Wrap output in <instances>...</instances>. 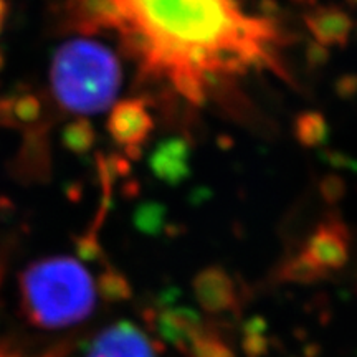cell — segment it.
I'll return each mask as SVG.
<instances>
[{"label":"cell","instance_id":"6da1fadb","mask_svg":"<svg viewBox=\"0 0 357 357\" xmlns=\"http://www.w3.org/2000/svg\"><path fill=\"white\" fill-rule=\"evenodd\" d=\"M79 30L118 35L146 78L202 105L222 78L253 70L284 75L280 30L236 0H75Z\"/></svg>","mask_w":357,"mask_h":357},{"label":"cell","instance_id":"7a4b0ae2","mask_svg":"<svg viewBox=\"0 0 357 357\" xmlns=\"http://www.w3.org/2000/svg\"><path fill=\"white\" fill-rule=\"evenodd\" d=\"M20 293L29 319L43 329L82 323L96 306L91 273L70 257H50L30 265L22 275Z\"/></svg>","mask_w":357,"mask_h":357},{"label":"cell","instance_id":"3957f363","mask_svg":"<svg viewBox=\"0 0 357 357\" xmlns=\"http://www.w3.org/2000/svg\"><path fill=\"white\" fill-rule=\"evenodd\" d=\"M119 84L121 66L118 58L101 43L71 40L61 45L53 56V95L71 113H101L114 101Z\"/></svg>","mask_w":357,"mask_h":357},{"label":"cell","instance_id":"277c9868","mask_svg":"<svg viewBox=\"0 0 357 357\" xmlns=\"http://www.w3.org/2000/svg\"><path fill=\"white\" fill-rule=\"evenodd\" d=\"M84 357H158L154 347L136 324L121 321L102 329Z\"/></svg>","mask_w":357,"mask_h":357},{"label":"cell","instance_id":"5b68a950","mask_svg":"<svg viewBox=\"0 0 357 357\" xmlns=\"http://www.w3.org/2000/svg\"><path fill=\"white\" fill-rule=\"evenodd\" d=\"M347 235L341 223H324L307 240L301 258L319 276L329 270H337L347 261Z\"/></svg>","mask_w":357,"mask_h":357},{"label":"cell","instance_id":"8992f818","mask_svg":"<svg viewBox=\"0 0 357 357\" xmlns=\"http://www.w3.org/2000/svg\"><path fill=\"white\" fill-rule=\"evenodd\" d=\"M153 116L142 100H126L111 109L108 131L119 146L126 149H139L153 131Z\"/></svg>","mask_w":357,"mask_h":357},{"label":"cell","instance_id":"52a82bcc","mask_svg":"<svg viewBox=\"0 0 357 357\" xmlns=\"http://www.w3.org/2000/svg\"><path fill=\"white\" fill-rule=\"evenodd\" d=\"M305 24L316 43L323 47L331 45H344L352 30V20L349 15L336 7H323L307 13Z\"/></svg>","mask_w":357,"mask_h":357},{"label":"cell","instance_id":"ba28073f","mask_svg":"<svg viewBox=\"0 0 357 357\" xmlns=\"http://www.w3.org/2000/svg\"><path fill=\"white\" fill-rule=\"evenodd\" d=\"M197 296L211 311H223L230 306L234 288L225 275L218 270H208L197 280Z\"/></svg>","mask_w":357,"mask_h":357},{"label":"cell","instance_id":"9c48e42d","mask_svg":"<svg viewBox=\"0 0 357 357\" xmlns=\"http://www.w3.org/2000/svg\"><path fill=\"white\" fill-rule=\"evenodd\" d=\"M154 172L162 178L176 181L185 174V144L181 141H171L164 144L153 158Z\"/></svg>","mask_w":357,"mask_h":357},{"label":"cell","instance_id":"30bf717a","mask_svg":"<svg viewBox=\"0 0 357 357\" xmlns=\"http://www.w3.org/2000/svg\"><path fill=\"white\" fill-rule=\"evenodd\" d=\"M328 134L324 118L318 113H305L296 121V136L305 146H318Z\"/></svg>","mask_w":357,"mask_h":357},{"label":"cell","instance_id":"8fae6325","mask_svg":"<svg viewBox=\"0 0 357 357\" xmlns=\"http://www.w3.org/2000/svg\"><path fill=\"white\" fill-rule=\"evenodd\" d=\"M95 141V131L88 121H77L71 123L66 128V146L71 147L77 153H84L91 147Z\"/></svg>","mask_w":357,"mask_h":357},{"label":"cell","instance_id":"7c38bea8","mask_svg":"<svg viewBox=\"0 0 357 357\" xmlns=\"http://www.w3.org/2000/svg\"><path fill=\"white\" fill-rule=\"evenodd\" d=\"M300 2H307V3H311V2H314V0H300ZM354 2L357 3V0H354Z\"/></svg>","mask_w":357,"mask_h":357},{"label":"cell","instance_id":"4fadbf2b","mask_svg":"<svg viewBox=\"0 0 357 357\" xmlns=\"http://www.w3.org/2000/svg\"><path fill=\"white\" fill-rule=\"evenodd\" d=\"M0 357H12V356H7V354H3V352L0 351Z\"/></svg>","mask_w":357,"mask_h":357}]
</instances>
